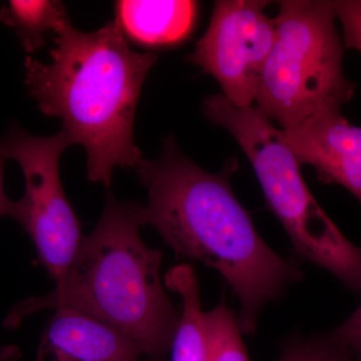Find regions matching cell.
<instances>
[{
	"label": "cell",
	"instance_id": "cell-1",
	"mask_svg": "<svg viewBox=\"0 0 361 361\" xmlns=\"http://www.w3.org/2000/svg\"><path fill=\"white\" fill-rule=\"evenodd\" d=\"M237 161L209 173L180 152L172 135L156 160L135 167L148 202L135 203L140 226H151L177 256L212 268L238 298L243 334L253 336L261 311L304 275L273 251L235 196L230 179Z\"/></svg>",
	"mask_w": 361,
	"mask_h": 361
},
{
	"label": "cell",
	"instance_id": "cell-15",
	"mask_svg": "<svg viewBox=\"0 0 361 361\" xmlns=\"http://www.w3.org/2000/svg\"><path fill=\"white\" fill-rule=\"evenodd\" d=\"M343 30V47L361 52V0L332 1Z\"/></svg>",
	"mask_w": 361,
	"mask_h": 361
},
{
	"label": "cell",
	"instance_id": "cell-2",
	"mask_svg": "<svg viewBox=\"0 0 361 361\" xmlns=\"http://www.w3.org/2000/svg\"><path fill=\"white\" fill-rule=\"evenodd\" d=\"M54 42L49 65L26 56V87L39 110L61 118L73 144L84 146L89 179L110 189L115 168L144 159L134 141L135 111L158 58L133 51L116 20L94 32L66 26Z\"/></svg>",
	"mask_w": 361,
	"mask_h": 361
},
{
	"label": "cell",
	"instance_id": "cell-6",
	"mask_svg": "<svg viewBox=\"0 0 361 361\" xmlns=\"http://www.w3.org/2000/svg\"><path fill=\"white\" fill-rule=\"evenodd\" d=\"M71 145L63 130L39 137L18 125L0 139L2 156L20 164L25 180V195L14 202L13 217L32 239L39 262L56 284L65 277L84 238L59 177V160Z\"/></svg>",
	"mask_w": 361,
	"mask_h": 361
},
{
	"label": "cell",
	"instance_id": "cell-10",
	"mask_svg": "<svg viewBox=\"0 0 361 361\" xmlns=\"http://www.w3.org/2000/svg\"><path fill=\"white\" fill-rule=\"evenodd\" d=\"M197 8V2L191 0H121L116 4V20L123 32L137 44H174L191 32Z\"/></svg>",
	"mask_w": 361,
	"mask_h": 361
},
{
	"label": "cell",
	"instance_id": "cell-5",
	"mask_svg": "<svg viewBox=\"0 0 361 361\" xmlns=\"http://www.w3.org/2000/svg\"><path fill=\"white\" fill-rule=\"evenodd\" d=\"M255 102L281 129L318 111L341 110L355 92L342 70L343 44L332 1L284 0Z\"/></svg>",
	"mask_w": 361,
	"mask_h": 361
},
{
	"label": "cell",
	"instance_id": "cell-13",
	"mask_svg": "<svg viewBox=\"0 0 361 361\" xmlns=\"http://www.w3.org/2000/svg\"><path fill=\"white\" fill-rule=\"evenodd\" d=\"M204 322L208 338V361H250L238 318L224 301L204 313Z\"/></svg>",
	"mask_w": 361,
	"mask_h": 361
},
{
	"label": "cell",
	"instance_id": "cell-20",
	"mask_svg": "<svg viewBox=\"0 0 361 361\" xmlns=\"http://www.w3.org/2000/svg\"><path fill=\"white\" fill-rule=\"evenodd\" d=\"M134 361H144V360H140V358H139V360H134Z\"/></svg>",
	"mask_w": 361,
	"mask_h": 361
},
{
	"label": "cell",
	"instance_id": "cell-19",
	"mask_svg": "<svg viewBox=\"0 0 361 361\" xmlns=\"http://www.w3.org/2000/svg\"><path fill=\"white\" fill-rule=\"evenodd\" d=\"M351 348L355 351V361H361V342H351Z\"/></svg>",
	"mask_w": 361,
	"mask_h": 361
},
{
	"label": "cell",
	"instance_id": "cell-12",
	"mask_svg": "<svg viewBox=\"0 0 361 361\" xmlns=\"http://www.w3.org/2000/svg\"><path fill=\"white\" fill-rule=\"evenodd\" d=\"M0 20L16 30L26 52H35L45 44V35L61 32L71 25L61 1L11 0L0 9Z\"/></svg>",
	"mask_w": 361,
	"mask_h": 361
},
{
	"label": "cell",
	"instance_id": "cell-3",
	"mask_svg": "<svg viewBox=\"0 0 361 361\" xmlns=\"http://www.w3.org/2000/svg\"><path fill=\"white\" fill-rule=\"evenodd\" d=\"M140 227L134 202L109 194L101 219L56 289L14 305L4 326L16 329L37 311L71 308L120 332L149 360H163L180 314L161 282L163 251L145 244Z\"/></svg>",
	"mask_w": 361,
	"mask_h": 361
},
{
	"label": "cell",
	"instance_id": "cell-14",
	"mask_svg": "<svg viewBox=\"0 0 361 361\" xmlns=\"http://www.w3.org/2000/svg\"><path fill=\"white\" fill-rule=\"evenodd\" d=\"M279 361H355V351L332 332L310 338L295 336L284 344Z\"/></svg>",
	"mask_w": 361,
	"mask_h": 361
},
{
	"label": "cell",
	"instance_id": "cell-9",
	"mask_svg": "<svg viewBox=\"0 0 361 361\" xmlns=\"http://www.w3.org/2000/svg\"><path fill=\"white\" fill-rule=\"evenodd\" d=\"M141 356L127 337L108 325L59 308L40 338L37 361H134Z\"/></svg>",
	"mask_w": 361,
	"mask_h": 361
},
{
	"label": "cell",
	"instance_id": "cell-18",
	"mask_svg": "<svg viewBox=\"0 0 361 361\" xmlns=\"http://www.w3.org/2000/svg\"><path fill=\"white\" fill-rule=\"evenodd\" d=\"M20 348L16 345H6L0 348V361H18L20 360Z\"/></svg>",
	"mask_w": 361,
	"mask_h": 361
},
{
	"label": "cell",
	"instance_id": "cell-17",
	"mask_svg": "<svg viewBox=\"0 0 361 361\" xmlns=\"http://www.w3.org/2000/svg\"><path fill=\"white\" fill-rule=\"evenodd\" d=\"M4 157L0 152V217L1 216H11L13 217L14 201H11L6 196L4 188Z\"/></svg>",
	"mask_w": 361,
	"mask_h": 361
},
{
	"label": "cell",
	"instance_id": "cell-7",
	"mask_svg": "<svg viewBox=\"0 0 361 361\" xmlns=\"http://www.w3.org/2000/svg\"><path fill=\"white\" fill-rule=\"evenodd\" d=\"M268 1L220 0L210 25L188 61L212 75L223 96L239 108L252 106L275 39L274 20Z\"/></svg>",
	"mask_w": 361,
	"mask_h": 361
},
{
	"label": "cell",
	"instance_id": "cell-16",
	"mask_svg": "<svg viewBox=\"0 0 361 361\" xmlns=\"http://www.w3.org/2000/svg\"><path fill=\"white\" fill-rule=\"evenodd\" d=\"M332 334L348 343L361 342V302L350 317Z\"/></svg>",
	"mask_w": 361,
	"mask_h": 361
},
{
	"label": "cell",
	"instance_id": "cell-11",
	"mask_svg": "<svg viewBox=\"0 0 361 361\" xmlns=\"http://www.w3.org/2000/svg\"><path fill=\"white\" fill-rule=\"evenodd\" d=\"M169 290L182 298V312L173 341L172 361H208L209 346L200 287L196 273L189 264L176 265L164 278Z\"/></svg>",
	"mask_w": 361,
	"mask_h": 361
},
{
	"label": "cell",
	"instance_id": "cell-4",
	"mask_svg": "<svg viewBox=\"0 0 361 361\" xmlns=\"http://www.w3.org/2000/svg\"><path fill=\"white\" fill-rule=\"evenodd\" d=\"M203 113L243 149L297 255L329 271L350 290L360 291L361 247L342 234L311 194L283 130L257 106L239 108L223 94L206 97Z\"/></svg>",
	"mask_w": 361,
	"mask_h": 361
},
{
	"label": "cell",
	"instance_id": "cell-8",
	"mask_svg": "<svg viewBox=\"0 0 361 361\" xmlns=\"http://www.w3.org/2000/svg\"><path fill=\"white\" fill-rule=\"evenodd\" d=\"M282 130L300 166H311L319 182L345 188L361 204V128L341 110H326Z\"/></svg>",
	"mask_w": 361,
	"mask_h": 361
}]
</instances>
